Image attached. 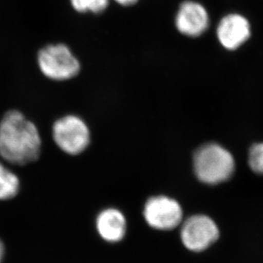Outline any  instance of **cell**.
I'll list each match as a JSON object with an SVG mask.
<instances>
[{"instance_id": "2", "label": "cell", "mask_w": 263, "mask_h": 263, "mask_svg": "<svg viewBox=\"0 0 263 263\" xmlns=\"http://www.w3.org/2000/svg\"><path fill=\"white\" fill-rule=\"evenodd\" d=\"M194 171L204 183H221L229 180L235 169L234 157L228 150L216 143L198 149L194 159Z\"/></svg>"}, {"instance_id": "4", "label": "cell", "mask_w": 263, "mask_h": 263, "mask_svg": "<svg viewBox=\"0 0 263 263\" xmlns=\"http://www.w3.org/2000/svg\"><path fill=\"white\" fill-rule=\"evenodd\" d=\"M52 135L58 147L70 155L82 154L90 142L89 127L77 115H66L58 119L53 124Z\"/></svg>"}, {"instance_id": "10", "label": "cell", "mask_w": 263, "mask_h": 263, "mask_svg": "<svg viewBox=\"0 0 263 263\" xmlns=\"http://www.w3.org/2000/svg\"><path fill=\"white\" fill-rule=\"evenodd\" d=\"M20 190L18 176L0 162V200H8L16 196Z\"/></svg>"}, {"instance_id": "1", "label": "cell", "mask_w": 263, "mask_h": 263, "mask_svg": "<svg viewBox=\"0 0 263 263\" xmlns=\"http://www.w3.org/2000/svg\"><path fill=\"white\" fill-rule=\"evenodd\" d=\"M41 137L37 126L23 112L11 110L0 121V156L15 165L37 160L41 151Z\"/></svg>"}, {"instance_id": "8", "label": "cell", "mask_w": 263, "mask_h": 263, "mask_svg": "<svg viewBox=\"0 0 263 263\" xmlns=\"http://www.w3.org/2000/svg\"><path fill=\"white\" fill-rule=\"evenodd\" d=\"M216 37L221 47L234 51L242 47L252 34L251 24L239 13H229L224 15L216 28Z\"/></svg>"}, {"instance_id": "3", "label": "cell", "mask_w": 263, "mask_h": 263, "mask_svg": "<svg viewBox=\"0 0 263 263\" xmlns=\"http://www.w3.org/2000/svg\"><path fill=\"white\" fill-rule=\"evenodd\" d=\"M37 65L45 77L55 81L72 80L80 73L81 65L72 50L64 44H52L37 53Z\"/></svg>"}, {"instance_id": "7", "label": "cell", "mask_w": 263, "mask_h": 263, "mask_svg": "<svg viewBox=\"0 0 263 263\" xmlns=\"http://www.w3.org/2000/svg\"><path fill=\"white\" fill-rule=\"evenodd\" d=\"M145 220L154 229L171 230L181 223L182 210L174 199L165 196L154 197L145 204Z\"/></svg>"}, {"instance_id": "6", "label": "cell", "mask_w": 263, "mask_h": 263, "mask_svg": "<svg viewBox=\"0 0 263 263\" xmlns=\"http://www.w3.org/2000/svg\"><path fill=\"white\" fill-rule=\"evenodd\" d=\"M211 25L208 10L201 3L186 0L179 6L175 26L181 34L189 37H199L205 33Z\"/></svg>"}, {"instance_id": "9", "label": "cell", "mask_w": 263, "mask_h": 263, "mask_svg": "<svg viewBox=\"0 0 263 263\" xmlns=\"http://www.w3.org/2000/svg\"><path fill=\"white\" fill-rule=\"evenodd\" d=\"M96 227L102 239L109 243H117L125 235L126 220L117 209H106L97 216Z\"/></svg>"}, {"instance_id": "12", "label": "cell", "mask_w": 263, "mask_h": 263, "mask_svg": "<svg viewBox=\"0 0 263 263\" xmlns=\"http://www.w3.org/2000/svg\"><path fill=\"white\" fill-rule=\"evenodd\" d=\"M249 164L254 172L263 175V142L251 146L249 154Z\"/></svg>"}, {"instance_id": "13", "label": "cell", "mask_w": 263, "mask_h": 263, "mask_svg": "<svg viewBox=\"0 0 263 263\" xmlns=\"http://www.w3.org/2000/svg\"><path fill=\"white\" fill-rule=\"evenodd\" d=\"M115 1L117 3L118 5H121V6L129 7V6L137 5L140 0H115Z\"/></svg>"}, {"instance_id": "5", "label": "cell", "mask_w": 263, "mask_h": 263, "mask_svg": "<svg viewBox=\"0 0 263 263\" xmlns=\"http://www.w3.org/2000/svg\"><path fill=\"white\" fill-rule=\"evenodd\" d=\"M181 238L189 251H203L217 240L219 229L209 216L197 215L184 222Z\"/></svg>"}, {"instance_id": "14", "label": "cell", "mask_w": 263, "mask_h": 263, "mask_svg": "<svg viewBox=\"0 0 263 263\" xmlns=\"http://www.w3.org/2000/svg\"><path fill=\"white\" fill-rule=\"evenodd\" d=\"M5 246H4L2 241L0 240V263H2L3 259L5 256Z\"/></svg>"}, {"instance_id": "11", "label": "cell", "mask_w": 263, "mask_h": 263, "mask_svg": "<svg viewBox=\"0 0 263 263\" xmlns=\"http://www.w3.org/2000/svg\"><path fill=\"white\" fill-rule=\"evenodd\" d=\"M70 3L77 12L101 14L109 6L110 0H70Z\"/></svg>"}]
</instances>
